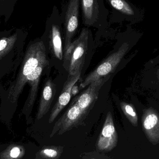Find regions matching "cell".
I'll use <instances>...</instances> for the list:
<instances>
[{"mask_svg": "<svg viewBox=\"0 0 159 159\" xmlns=\"http://www.w3.org/2000/svg\"><path fill=\"white\" fill-rule=\"evenodd\" d=\"M82 24L84 27L105 30L108 26L109 12L104 0H80Z\"/></svg>", "mask_w": 159, "mask_h": 159, "instance_id": "cell-6", "label": "cell"}, {"mask_svg": "<svg viewBox=\"0 0 159 159\" xmlns=\"http://www.w3.org/2000/svg\"><path fill=\"white\" fill-rule=\"evenodd\" d=\"M158 63H159V55L157 57H156L155 58L153 59L152 60L150 61L148 63V64H147V66H152L153 67V66H155Z\"/></svg>", "mask_w": 159, "mask_h": 159, "instance_id": "cell-20", "label": "cell"}, {"mask_svg": "<svg viewBox=\"0 0 159 159\" xmlns=\"http://www.w3.org/2000/svg\"><path fill=\"white\" fill-rule=\"evenodd\" d=\"M111 75L92 82L87 89L76 98L74 103L80 108L90 111L98 98L99 91L106 82L110 78Z\"/></svg>", "mask_w": 159, "mask_h": 159, "instance_id": "cell-10", "label": "cell"}, {"mask_svg": "<svg viewBox=\"0 0 159 159\" xmlns=\"http://www.w3.org/2000/svg\"><path fill=\"white\" fill-rule=\"evenodd\" d=\"M157 74H158V76L159 77V69H158V70L157 71Z\"/></svg>", "mask_w": 159, "mask_h": 159, "instance_id": "cell-22", "label": "cell"}, {"mask_svg": "<svg viewBox=\"0 0 159 159\" xmlns=\"http://www.w3.org/2000/svg\"><path fill=\"white\" fill-rule=\"evenodd\" d=\"M49 64L48 58L45 60L41 62L35 70L27 77L26 83L30 84V89L28 99L23 108V112L24 114L28 115L30 114L37 97L38 87L42 72L44 69Z\"/></svg>", "mask_w": 159, "mask_h": 159, "instance_id": "cell-12", "label": "cell"}, {"mask_svg": "<svg viewBox=\"0 0 159 159\" xmlns=\"http://www.w3.org/2000/svg\"><path fill=\"white\" fill-rule=\"evenodd\" d=\"M63 150L62 147H44L36 153L35 159H58L61 157Z\"/></svg>", "mask_w": 159, "mask_h": 159, "instance_id": "cell-16", "label": "cell"}, {"mask_svg": "<svg viewBox=\"0 0 159 159\" xmlns=\"http://www.w3.org/2000/svg\"><path fill=\"white\" fill-rule=\"evenodd\" d=\"M14 29H11L10 30H4L0 31V37L5 35H8L13 32Z\"/></svg>", "mask_w": 159, "mask_h": 159, "instance_id": "cell-21", "label": "cell"}, {"mask_svg": "<svg viewBox=\"0 0 159 159\" xmlns=\"http://www.w3.org/2000/svg\"><path fill=\"white\" fill-rule=\"evenodd\" d=\"M80 0H68L61 13L64 33V53L77 34L79 24Z\"/></svg>", "mask_w": 159, "mask_h": 159, "instance_id": "cell-7", "label": "cell"}, {"mask_svg": "<svg viewBox=\"0 0 159 159\" xmlns=\"http://www.w3.org/2000/svg\"><path fill=\"white\" fill-rule=\"evenodd\" d=\"M25 147L21 145L12 144L0 153V159H20L25 156Z\"/></svg>", "mask_w": 159, "mask_h": 159, "instance_id": "cell-15", "label": "cell"}, {"mask_svg": "<svg viewBox=\"0 0 159 159\" xmlns=\"http://www.w3.org/2000/svg\"><path fill=\"white\" fill-rule=\"evenodd\" d=\"M48 58H49L48 53L41 37L31 40L28 43L22 58L20 71L8 93L7 99L11 102L14 103L18 100L27 84V77L41 62Z\"/></svg>", "mask_w": 159, "mask_h": 159, "instance_id": "cell-1", "label": "cell"}, {"mask_svg": "<svg viewBox=\"0 0 159 159\" xmlns=\"http://www.w3.org/2000/svg\"><path fill=\"white\" fill-rule=\"evenodd\" d=\"M132 47L131 42L124 36L118 38L112 52L85 77L80 84V87L84 88L93 81L113 73Z\"/></svg>", "mask_w": 159, "mask_h": 159, "instance_id": "cell-4", "label": "cell"}, {"mask_svg": "<svg viewBox=\"0 0 159 159\" xmlns=\"http://www.w3.org/2000/svg\"><path fill=\"white\" fill-rule=\"evenodd\" d=\"M89 111L83 110L74 102L64 115L55 123L50 137L56 134L61 135L83 123Z\"/></svg>", "mask_w": 159, "mask_h": 159, "instance_id": "cell-8", "label": "cell"}, {"mask_svg": "<svg viewBox=\"0 0 159 159\" xmlns=\"http://www.w3.org/2000/svg\"><path fill=\"white\" fill-rule=\"evenodd\" d=\"M144 131L150 142L159 143V115L153 109L144 111L143 116Z\"/></svg>", "mask_w": 159, "mask_h": 159, "instance_id": "cell-13", "label": "cell"}, {"mask_svg": "<svg viewBox=\"0 0 159 159\" xmlns=\"http://www.w3.org/2000/svg\"><path fill=\"white\" fill-rule=\"evenodd\" d=\"M28 35L26 30L17 28L10 34L0 37V64L16 62L23 58Z\"/></svg>", "mask_w": 159, "mask_h": 159, "instance_id": "cell-5", "label": "cell"}, {"mask_svg": "<svg viewBox=\"0 0 159 159\" xmlns=\"http://www.w3.org/2000/svg\"><path fill=\"white\" fill-rule=\"evenodd\" d=\"M120 107L126 117L134 127L138 126V116L133 106L124 102L120 103Z\"/></svg>", "mask_w": 159, "mask_h": 159, "instance_id": "cell-19", "label": "cell"}, {"mask_svg": "<svg viewBox=\"0 0 159 159\" xmlns=\"http://www.w3.org/2000/svg\"><path fill=\"white\" fill-rule=\"evenodd\" d=\"M113 8L127 16L135 15V11L131 5L126 0H107Z\"/></svg>", "mask_w": 159, "mask_h": 159, "instance_id": "cell-17", "label": "cell"}, {"mask_svg": "<svg viewBox=\"0 0 159 159\" xmlns=\"http://www.w3.org/2000/svg\"><path fill=\"white\" fill-rule=\"evenodd\" d=\"M80 74L81 73H78L74 76L68 75V78L64 83L61 93L51 110L48 119V122L50 124L54 122L60 113L70 102L72 94V91L73 87L80 78Z\"/></svg>", "mask_w": 159, "mask_h": 159, "instance_id": "cell-11", "label": "cell"}, {"mask_svg": "<svg viewBox=\"0 0 159 159\" xmlns=\"http://www.w3.org/2000/svg\"><path fill=\"white\" fill-rule=\"evenodd\" d=\"M95 46L91 30L88 27H83L64 53L62 66L68 71L69 76L81 73L86 59L92 53Z\"/></svg>", "mask_w": 159, "mask_h": 159, "instance_id": "cell-2", "label": "cell"}, {"mask_svg": "<svg viewBox=\"0 0 159 159\" xmlns=\"http://www.w3.org/2000/svg\"><path fill=\"white\" fill-rule=\"evenodd\" d=\"M48 53L52 58L62 62L64 56V33L58 8L53 7L52 12L47 19L43 34L41 36Z\"/></svg>", "mask_w": 159, "mask_h": 159, "instance_id": "cell-3", "label": "cell"}, {"mask_svg": "<svg viewBox=\"0 0 159 159\" xmlns=\"http://www.w3.org/2000/svg\"><path fill=\"white\" fill-rule=\"evenodd\" d=\"M56 91L57 89L55 83L51 79L48 78L45 83L42 91L36 115L38 120L43 118L49 112L55 98Z\"/></svg>", "mask_w": 159, "mask_h": 159, "instance_id": "cell-14", "label": "cell"}, {"mask_svg": "<svg viewBox=\"0 0 159 159\" xmlns=\"http://www.w3.org/2000/svg\"><path fill=\"white\" fill-rule=\"evenodd\" d=\"M18 1V0H0V17H4L5 22L9 20Z\"/></svg>", "mask_w": 159, "mask_h": 159, "instance_id": "cell-18", "label": "cell"}, {"mask_svg": "<svg viewBox=\"0 0 159 159\" xmlns=\"http://www.w3.org/2000/svg\"><path fill=\"white\" fill-rule=\"evenodd\" d=\"M118 140L117 132L115 128L113 116L111 112H108L97 140V149L103 152L111 151L117 146Z\"/></svg>", "mask_w": 159, "mask_h": 159, "instance_id": "cell-9", "label": "cell"}]
</instances>
